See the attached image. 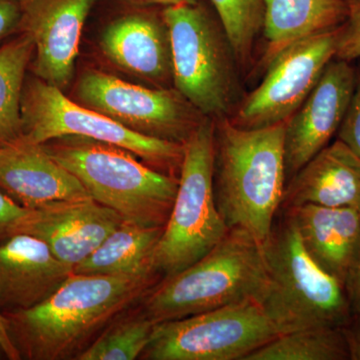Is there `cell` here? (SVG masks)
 <instances>
[{
    "label": "cell",
    "mask_w": 360,
    "mask_h": 360,
    "mask_svg": "<svg viewBox=\"0 0 360 360\" xmlns=\"http://www.w3.org/2000/svg\"><path fill=\"white\" fill-rule=\"evenodd\" d=\"M155 278L72 272L44 302L4 314L7 330L21 359L77 360L111 322L141 300Z\"/></svg>",
    "instance_id": "1"
},
{
    "label": "cell",
    "mask_w": 360,
    "mask_h": 360,
    "mask_svg": "<svg viewBox=\"0 0 360 360\" xmlns=\"http://www.w3.org/2000/svg\"><path fill=\"white\" fill-rule=\"evenodd\" d=\"M214 120L212 188L224 224L269 238L286 186L285 122L258 129H239L229 118Z\"/></svg>",
    "instance_id": "2"
},
{
    "label": "cell",
    "mask_w": 360,
    "mask_h": 360,
    "mask_svg": "<svg viewBox=\"0 0 360 360\" xmlns=\"http://www.w3.org/2000/svg\"><path fill=\"white\" fill-rule=\"evenodd\" d=\"M172 42L174 87L212 120L231 118L245 96V77L208 0L162 7Z\"/></svg>",
    "instance_id": "3"
},
{
    "label": "cell",
    "mask_w": 360,
    "mask_h": 360,
    "mask_svg": "<svg viewBox=\"0 0 360 360\" xmlns=\"http://www.w3.org/2000/svg\"><path fill=\"white\" fill-rule=\"evenodd\" d=\"M42 146L82 182L92 200L125 221L146 227L167 224L179 177L144 165L127 149L94 139L65 136Z\"/></svg>",
    "instance_id": "4"
},
{
    "label": "cell",
    "mask_w": 360,
    "mask_h": 360,
    "mask_svg": "<svg viewBox=\"0 0 360 360\" xmlns=\"http://www.w3.org/2000/svg\"><path fill=\"white\" fill-rule=\"evenodd\" d=\"M265 279L262 243L250 232L231 229L198 262L151 288L141 307L155 324L175 321L258 300Z\"/></svg>",
    "instance_id": "5"
},
{
    "label": "cell",
    "mask_w": 360,
    "mask_h": 360,
    "mask_svg": "<svg viewBox=\"0 0 360 360\" xmlns=\"http://www.w3.org/2000/svg\"><path fill=\"white\" fill-rule=\"evenodd\" d=\"M266 269L258 298L279 335L309 328H341L349 316L345 290L307 255L290 217L262 243Z\"/></svg>",
    "instance_id": "6"
},
{
    "label": "cell",
    "mask_w": 360,
    "mask_h": 360,
    "mask_svg": "<svg viewBox=\"0 0 360 360\" xmlns=\"http://www.w3.org/2000/svg\"><path fill=\"white\" fill-rule=\"evenodd\" d=\"M213 129L214 120L205 117L184 143L176 196L153 258L163 278L198 262L229 231L213 195Z\"/></svg>",
    "instance_id": "7"
},
{
    "label": "cell",
    "mask_w": 360,
    "mask_h": 360,
    "mask_svg": "<svg viewBox=\"0 0 360 360\" xmlns=\"http://www.w3.org/2000/svg\"><path fill=\"white\" fill-rule=\"evenodd\" d=\"M22 139L44 144L65 136L105 142L131 151L158 172L179 174L184 144L148 136L70 101L60 89L40 78L25 82L21 96ZM179 177V176H177Z\"/></svg>",
    "instance_id": "8"
},
{
    "label": "cell",
    "mask_w": 360,
    "mask_h": 360,
    "mask_svg": "<svg viewBox=\"0 0 360 360\" xmlns=\"http://www.w3.org/2000/svg\"><path fill=\"white\" fill-rule=\"evenodd\" d=\"M279 335L257 300L156 323L141 359L245 360Z\"/></svg>",
    "instance_id": "9"
},
{
    "label": "cell",
    "mask_w": 360,
    "mask_h": 360,
    "mask_svg": "<svg viewBox=\"0 0 360 360\" xmlns=\"http://www.w3.org/2000/svg\"><path fill=\"white\" fill-rule=\"evenodd\" d=\"M75 96L82 105L127 129L180 144L206 117L174 87L148 89L97 70L82 73Z\"/></svg>",
    "instance_id": "10"
},
{
    "label": "cell",
    "mask_w": 360,
    "mask_h": 360,
    "mask_svg": "<svg viewBox=\"0 0 360 360\" xmlns=\"http://www.w3.org/2000/svg\"><path fill=\"white\" fill-rule=\"evenodd\" d=\"M340 27L312 35L284 49L267 66L262 82L246 92L232 124L258 129L285 122L304 103L335 58Z\"/></svg>",
    "instance_id": "11"
},
{
    "label": "cell",
    "mask_w": 360,
    "mask_h": 360,
    "mask_svg": "<svg viewBox=\"0 0 360 360\" xmlns=\"http://www.w3.org/2000/svg\"><path fill=\"white\" fill-rule=\"evenodd\" d=\"M355 82L356 66L333 58L304 103L286 120L283 141L286 179L290 180L338 134Z\"/></svg>",
    "instance_id": "12"
},
{
    "label": "cell",
    "mask_w": 360,
    "mask_h": 360,
    "mask_svg": "<svg viewBox=\"0 0 360 360\" xmlns=\"http://www.w3.org/2000/svg\"><path fill=\"white\" fill-rule=\"evenodd\" d=\"M20 30L34 44L33 71L63 90L75 75L85 20L96 0H18Z\"/></svg>",
    "instance_id": "13"
},
{
    "label": "cell",
    "mask_w": 360,
    "mask_h": 360,
    "mask_svg": "<svg viewBox=\"0 0 360 360\" xmlns=\"http://www.w3.org/2000/svg\"><path fill=\"white\" fill-rule=\"evenodd\" d=\"M123 221L122 215L92 198L59 200L30 208L16 234L44 241L73 269Z\"/></svg>",
    "instance_id": "14"
},
{
    "label": "cell",
    "mask_w": 360,
    "mask_h": 360,
    "mask_svg": "<svg viewBox=\"0 0 360 360\" xmlns=\"http://www.w3.org/2000/svg\"><path fill=\"white\" fill-rule=\"evenodd\" d=\"M99 45L104 56L120 70L156 87H174L172 42L162 9L116 18L104 28Z\"/></svg>",
    "instance_id": "15"
},
{
    "label": "cell",
    "mask_w": 360,
    "mask_h": 360,
    "mask_svg": "<svg viewBox=\"0 0 360 360\" xmlns=\"http://www.w3.org/2000/svg\"><path fill=\"white\" fill-rule=\"evenodd\" d=\"M303 248L326 274L349 290L360 258V212L314 205L284 208Z\"/></svg>",
    "instance_id": "16"
},
{
    "label": "cell",
    "mask_w": 360,
    "mask_h": 360,
    "mask_svg": "<svg viewBox=\"0 0 360 360\" xmlns=\"http://www.w3.org/2000/svg\"><path fill=\"white\" fill-rule=\"evenodd\" d=\"M72 269L34 236L15 234L4 239L0 243V311L27 309L44 302Z\"/></svg>",
    "instance_id": "17"
},
{
    "label": "cell",
    "mask_w": 360,
    "mask_h": 360,
    "mask_svg": "<svg viewBox=\"0 0 360 360\" xmlns=\"http://www.w3.org/2000/svg\"><path fill=\"white\" fill-rule=\"evenodd\" d=\"M0 191L27 208L53 201L91 198L82 182L42 144L22 139L0 148Z\"/></svg>",
    "instance_id": "18"
},
{
    "label": "cell",
    "mask_w": 360,
    "mask_h": 360,
    "mask_svg": "<svg viewBox=\"0 0 360 360\" xmlns=\"http://www.w3.org/2000/svg\"><path fill=\"white\" fill-rule=\"evenodd\" d=\"M283 208L314 205L360 212V158L340 139L314 156L284 189Z\"/></svg>",
    "instance_id": "19"
},
{
    "label": "cell",
    "mask_w": 360,
    "mask_h": 360,
    "mask_svg": "<svg viewBox=\"0 0 360 360\" xmlns=\"http://www.w3.org/2000/svg\"><path fill=\"white\" fill-rule=\"evenodd\" d=\"M265 44L250 77L264 75L286 47L298 40L340 27L347 20L343 0H264Z\"/></svg>",
    "instance_id": "20"
},
{
    "label": "cell",
    "mask_w": 360,
    "mask_h": 360,
    "mask_svg": "<svg viewBox=\"0 0 360 360\" xmlns=\"http://www.w3.org/2000/svg\"><path fill=\"white\" fill-rule=\"evenodd\" d=\"M165 227L123 221L96 250L73 267L89 276L155 277L153 258Z\"/></svg>",
    "instance_id": "21"
},
{
    "label": "cell",
    "mask_w": 360,
    "mask_h": 360,
    "mask_svg": "<svg viewBox=\"0 0 360 360\" xmlns=\"http://www.w3.org/2000/svg\"><path fill=\"white\" fill-rule=\"evenodd\" d=\"M33 54L34 44L25 32L0 46V148L22 139L21 96Z\"/></svg>",
    "instance_id": "22"
},
{
    "label": "cell",
    "mask_w": 360,
    "mask_h": 360,
    "mask_svg": "<svg viewBox=\"0 0 360 360\" xmlns=\"http://www.w3.org/2000/svg\"><path fill=\"white\" fill-rule=\"evenodd\" d=\"M350 359L341 328H309L281 333L245 360H342Z\"/></svg>",
    "instance_id": "23"
},
{
    "label": "cell",
    "mask_w": 360,
    "mask_h": 360,
    "mask_svg": "<svg viewBox=\"0 0 360 360\" xmlns=\"http://www.w3.org/2000/svg\"><path fill=\"white\" fill-rule=\"evenodd\" d=\"M132 309V307H131ZM155 323L141 307L127 310L111 322L77 360H134L141 359Z\"/></svg>",
    "instance_id": "24"
},
{
    "label": "cell",
    "mask_w": 360,
    "mask_h": 360,
    "mask_svg": "<svg viewBox=\"0 0 360 360\" xmlns=\"http://www.w3.org/2000/svg\"><path fill=\"white\" fill-rule=\"evenodd\" d=\"M217 11L245 75L255 70L257 41L264 32V0H208Z\"/></svg>",
    "instance_id": "25"
},
{
    "label": "cell",
    "mask_w": 360,
    "mask_h": 360,
    "mask_svg": "<svg viewBox=\"0 0 360 360\" xmlns=\"http://www.w3.org/2000/svg\"><path fill=\"white\" fill-rule=\"evenodd\" d=\"M347 4V20L340 26L335 59L349 61L360 59V0H343Z\"/></svg>",
    "instance_id": "26"
},
{
    "label": "cell",
    "mask_w": 360,
    "mask_h": 360,
    "mask_svg": "<svg viewBox=\"0 0 360 360\" xmlns=\"http://www.w3.org/2000/svg\"><path fill=\"white\" fill-rule=\"evenodd\" d=\"M336 134L338 139L347 144L360 158V63L356 66L354 94Z\"/></svg>",
    "instance_id": "27"
},
{
    "label": "cell",
    "mask_w": 360,
    "mask_h": 360,
    "mask_svg": "<svg viewBox=\"0 0 360 360\" xmlns=\"http://www.w3.org/2000/svg\"><path fill=\"white\" fill-rule=\"evenodd\" d=\"M30 208L18 205L0 191V241L18 233V227Z\"/></svg>",
    "instance_id": "28"
},
{
    "label": "cell",
    "mask_w": 360,
    "mask_h": 360,
    "mask_svg": "<svg viewBox=\"0 0 360 360\" xmlns=\"http://www.w3.org/2000/svg\"><path fill=\"white\" fill-rule=\"evenodd\" d=\"M21 9L18 0H0V41L20 30Z\"/></svg>",
    "instance_id": "29"
},
{
    "label": "cell",
    "mask_w": 360,
    "mask_h": 360,
    "mask_svg": "<svg viewBox=\"0 0 360 360\" xmlns=\"http://www.w3.org/2000/svg\"><path fill=\"white\" fill-rule=\"evenodd\" d=\"M0 347H1L2 352L6 354L7 359L11 360L21 359L20 352L14 347L11 336H9L8 330H7L6 319L1 311H0Z\"/></svg>",
    "instance_id": "30"
},
{
    "label": "cell",
    "mask_w": 360,
    "mask_h": 360,
    "mask_svg": "<svg viewBox=\"0 0 360 360\" xmlns=\"http://www.w3.org/2000/svg\"><path fill=\"white\" fill-rule=\"evenodd\" d=\"M348 347H349L350 359L360 360V314L355 322L354 328L347 335Z\"/></svg>",
    "instance_id": "31"
},
{
    "label": "cell",
    "mask_w": 360,
    "mask_h": 360,
    "mask_svg": "<svg viewBox=\"0 0 360 360\" xmlns=\"http://www.w3.org/2000/svg\"><path fill=\"white\" fill-rule=\"evenodd\" d=\"M348 291H349L350 298H352L354 309L360 314V258L356 274H355L354 281H352Z\"/></svg>",
    "instance_id": "32"
},
{
    "label": "cell",
    "mask_w": 360,
    "mask_h": 360,
    "mask_svg": "<svg viewBox=\"0 0 360 360\" xmlns=\"http://www.w3.org/2000/svg\"><path fill=\"white\" fill-rule=\"evenodd\" d=\"M148 4H156L162 7L179 6L184 4H194V2L200 1V0H143Z\"/></svg>",
    "instance_id": "33"
},
{
    "label": "cell",
    "mask_w": 360,
    "mask_h": 360,
    "mask_svg": "<svg viewBox=\"0 0 360 360\" xmlns=\"http://www.w3.org/2000/svg\"><path fill=\"white\" fill-rule=\"evenodd\" d=\"M1 352H2V354H4V352H2L1 347H0V354H1Z\"/></svg>",
    "instance_id": "34"
}]
</instances>
